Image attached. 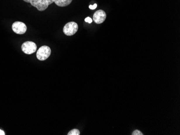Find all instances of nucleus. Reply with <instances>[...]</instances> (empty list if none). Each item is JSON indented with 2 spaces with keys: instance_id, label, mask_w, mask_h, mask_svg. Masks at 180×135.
I'll return each mask as SVG.
<instances>
[{
  "instance_id": "9",
  "label": "nucleus",
  "mask_w": 180,
  "mask_h": 135,
  "mask_svg": "<svg viewBox=\"0 0 180 135\" xmlns=\"http://www.w3.org/2000/svg\"><path fill=\"white\" fill-rule=\"evenodd\" d=\"M132 135H143V134H142L141 132H140V131H139L138 130H136L135 131H134V132H133V133H132Z\"/></svg>"
},
{
  "instance_id": "12",
  "label": "nucleus",
  "mask_w": 180,
  "mask_h": 135,
  "mask_svg": "<svg viewBox=\"0 0 180 135\" xmlns=\"http://www.w3.org/2000/svg\"><path fill=\"white\" fill-rule=\"evenodd\" d=\"M5 135V133L2 130H0V135Z\"/></svg>"
},
{
  "instance_id": "1",
  "label": "nucleus",
  "mask_w": 180,
  "mask_h": 135,
  "mask_svg": "<svg viewBox=\"0 0 180 135\" xmlns=\"http://www.w3.org/2000/svg\"><path fill=\"white\" fill-rule=\"evenodd\" d=\"M27 3H30L31 6L36 7L38 11L46 10L49 5L54 3L53 0H23Z\"/></svg>"
},
{
  "instance_id": "4",
  "label": "nucleus",
  "mask_w": 180,
  "mask_h": 135,
  "mask_svg": "<svg viewBox=\"0 0 180 135\" xmlns=\"http://www.w3.org/2000/svg\"><path fill=\"white\" fill-rule=\"evenodd\" d=\"M22 51L27 55H31L36 51L37 45L34 42L27 41L24 42L21 46Z\"/></svg>"
},
{
  "instance_id": "11",
  "label": "nucleus",
  "mask_w": 180,
  "mask_h": 135,
  "mask_svg": "<svg viewBox=\"0 0 180 135\" xmlns=\"http://www.w3.org/2000/svg\"><path fill=\"white\" fill-rule=\"evenodd\" d=\"M97 7V4H94V5H90V6H89V8H90V9H91V10H94V9H95Z\"/></svg>"
},
{
  "instance_id": "5",
  "label": "nucleus",
  "mask_w": 180,
  "mask_h": 135,
  "mask_svg": "<svg viewBox=\"0 0 180 135\" xmlns=\"http://www.w3.org/2000/svg\"><path fill=\"white\" fill-rule=\"evenodd\" d=\"M12 29L15 33L18 35H23L26 32L27 27L23 22H15L12 25Z\"/></svg>"
},
{
  "instance_id": "2",
  "label": "nucleus",
  "mask_w": 180,
  "mask_h": 135,
  "mask_svg": "<svg viewBox=\"0 0 180 135\" xmlns=\"http://www.w3.org/2000/svg\"><path fill=\"white\" fill-rule=\"evenodd\" d=\"M51 53V49L48 46L44 45L38 49L36 53V56L38 60L44 61L48 58Z\"/></svg>"
},
{
  "instance_id": "7",
  "label": "nucleus",
  "mask_w": 180,
  "mask_h": 135,
  "mask_svg": "<svg viewBox=\"0 0 180 135\" xmlns=\"http://www.w3.org/2000/svg\"><path fill=\"white\" fill-rule=\"evenodd\" d=\"M73 0H53L54 3L58 7H64L69 6Z\"/></svg>"
},
{
  "instance_id": "3",
  "label": "nucleus",
  "mask_w": 180,
  "mask_h": 135,
  "mask_svg": "<svg viewBox=\"0 0 180 135\" xmlns=\"http://www.w3.org/2000/svg\"><path fill=\"white\" fill-rule=\"evenodd\" d=\"M78 30V25L76 22H70L68 23L63 28V32L66 36H72Z\"/></svg>"
},
{
  "instance_id": "8",
  "label": "nucleus",
  "mask_w": 180,
  "mask_h": 135,
  "mask_svg": "<svg viewBox=\"0 0 180 135\" xmlns=\"http://www.w3.org/2000/svg\"><path fill=\"white\" fill-rule=\"evenodd\" d=\"M68 135H79L80 132L78 129H73L68 133Z\"/></svg>"
},
{
  "instance_id": "6",
  "label": "nucleus",
  "mask_w": 180,
  "mask_h": 135,
  "mask_svg": "<svg viewBox=\"0 0 180 135\" xmlns=\"http://www.w3.org/2000/svg\"><path fill=\"white\" fill-rule=\"evenodd\" d=\"M106 18V14L103 10L96 11L94 15L93 20L97 24H101L105 21Z\"/></svg>"
},
{
  "instance_id": "10",
  "label": "nucleus",
  "mask_w": 180,
  "mask_h": 135,
  "mask_svg": "<svg viewBox=\"0 0 180 135\" xmlns=\"http://www.w3.org/2000/svg\"><path fill=\"white\" fill-rule=\"evenodd\" d=\"M85 21L86 22H87V23H89L90 24V23H91L92 22V20L91 18L89 17H87L85 19Z\"/></svg>"
}]
</instances>
